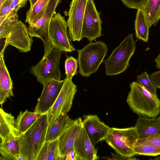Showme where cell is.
<instances>
[{
    "label": "cell",
    "mask_w": 160,
    "mask_h": 160,
    "mask_svg": "<svg viewBox=\"0 0 160 160\" xmlns=\"http://www.w3.org/2000/svg\"><path fill=\"white\" fill-rule=\"evenodd\" d=\"M64 81L65 79L59 81L52 80L47 82L43 85L41 94L33 112L40 114L47 113L54 104Z\"/></svg>",
    "instance_id": "13"
},
{
    "label": "cell",
    "mask_w": 160,
    "mask_h": 160,
    "mask_svg": "<svg viewBox=\"0 0 160 160\" xmlns=\"http://www.w3.org/2000/svg\"><path fill=\"white\" fill-rule=\"evenodd\" d=\"M65 160H78L77 153L74 147L72 149L66 156Z\"/></svg>",
    "instance_id": "35"
},
{
    "label": "cell",
    "mask_w": 160,
    "mask_h": 160,
    "mask_svg": "<svg viewBox=\"0 0 160 160\" xmlns=\"http://www.w3.org/2000/svg\"><path fill=\"white\" fill-rule=\"evenodd\" d=\"M50 0H38L26 13L25 22L29 25L35 23L44 15Z\"/></svg>",
    "instance_id": "25"
},
{
    "label": "cell",
    "mask_w": 160,
    "mask_h": 160,
    "mask_svg": "<svg viewBox=\"0 0 160 160\" xmlns=\"http://www.w3.org/2000/svg\"><path fill=\"white\" fill-rule=\"evenodd\" d=\"M149 78L153 84L157 88L160 89V70L152 73Z\"/></svg>",
    "instance_id": "34"
},
{
    "label": "cell",
    "mask_w": 160,
    "mask_h": 160,
    "mask_svg": "<svg viewBox=\"0 0 160 160\" xmlns=\"http://www.w3.org/2000/svg\"><path fill=\"white\" fill-rule=\"evenodd\" d=\"M154 160H160V157L158 158H156L153 159Z\"/></svg>",
    "instance_id": "40"
},
{
    "label": "cell",
    "mask_w": 160,
    "mask_h": 160,
    "mask_svg": "<svg viewBox=\"0 0 160 160\" xmlns=\"http://www.w3.org/2000/svg\"><path fill=\"white\" fill-rule=\"evenodd\" d=\"M136 41L133 34L126 36L119 46L112 51L110 56L103 61L106 74L112 76L125 71L130 66L129 60L135 51Z\"/></svg>",
    "instance_id": "3"
},
{
    "label": "cell",
    "mask_w": 160,
    "mask_h": 160,
    "mask_svg": "<svg viewBox=\"0 0 160 160\" xmlns=\"http://www.w3.org/2000/svg\"><path fill=\"white\" fill-rule=\"evenodd\" d=\"M78 62V60L73 57L67 56L65 62L66 78L72 80L73 76L77 74Z\"/></svg>",
    "instance_id": "29"
},
{
    "label": "cell",
    "mask_w": 160,
    "mask_h": 160,
    "mask_svg": "<svg viewBox=\"0 0 160 160\" xmlns=\"http://www.w3.org/2000/svg\"><path fill=\"white\" fill-rule=\"evenodd\" d=\"M12 12L11 2L7 0L0 7V23L5 19Z\"/></svg>",
    "instance_id": "32"
},
{
    "label": "cell",
    "mask_w": 160,
    "mask_h": 160,
    "mask_svg": "<svg viewBox=\"0 0 160 160\" xmlns=\"http://www.w3.org/2000/svg\"><path fill=\"white\" fill-rule=\"evenodd\" d=\"M8 45L5 43L0 53V104L2 105L7 99L13 96V83L4 59V52Z\"/></svg>",
    "instance_id": "17"
},
{
    "label": "cell",
    "mask_w": 160,
    "mask_h": 160,
    "mask_svg": "<svg viewBox=\"0 0 160 160\" xmlns=\"http://www.w3.org/2000/svg\"><path fill=\"white\" fill-rule=\"evenodd\" d=\"M111 158L109 159L112 160H134L135 158H129L120 155L118 154H116L112 153Z\"/></svg>",
    "instance_id": "36"
},
{
    "label": "cell",
    "mask_w": 160,
    "mask_h": 160,
    "mask_svg": "<svg viewBox=\"0 0 160 160\" xmlns=\"http://www.w3.org/2000/svg\"><path fill=\"white\" fill-rule=\"evenodd\" d=\"M60 160L58 139L45 141L38 155L37 160Z\"/></svg>",
    "instance_id": "24"
},
{
    "label": "cell",
    "mask_w": 160,
    "mask_h": 160,
    "mask_svg": "<svg viewBox=\"0 0 160 160\" xmlns=\"http://www.w3.org/2000/svg\"><path fill=\"white\" fill-rule=\"evenodd\" d=\"M134 150L136 154L153 156L160 155V146L136 144Z\"/></svg>",
    "instance_id": "28"
},
{
    "label": "cell",
    "mask_w": 160,
    "mask_h": 160,
    "mask_svg": "<svg viewBox=\"0 0 160 160\" xmlns=\"http://www.w3.org/2000/svg\"><path fill=\"white\" fill-rule=\"evenodd\" d=\"M126 7L137 9H141L148 0H120Z\"/></svg>",
    "instance_id": "31"
},
{
    "label": "cell",
    "mask_w": 160,
    "mask_h": 160,
    "mask_svg": "<svg viewBox=\"0 0 160 160\" xmlns=\"http://www.w3.org/2000/svg\"><path fill=\"white\" fill-rule=\"evenodd\" d=\"M30 4V8H32L38 0H29Z\"/></svg>",
    "instance_id": "38"
},
{
    "label": "cell",
    "mask_w": 160,
    "mask_h": 160,
    "mask_svg": "<svg viewBox=\"0 0 160 160\" xmlns=\"http://www.w3.org/2000/svg\"><path fill=\"white\" fill-rule=\"evenodd\" d=\"M127 102L132 111L139 116L156 118L160 114V99L136 81L130 85Z\"/></svg>",
    "instance_id": "2"
},
{
    "label": "cell",
    "mask_w": 160,
    "mask_h": 160,
    "mask_svg": "<svg viewBox=\"0 0 160 160\" xmlns=\"http://www.w3.org/2000/svg\"><path fill=\"white\" fill-rule=\"evenodd\" d=\"M136 82L152 94L157 95V88L153 84L146 72H144L138 75Z\"/></svg>",
    "instance_id": "27"
},
{
    "label": "cell",
    "mask_w": 160,
    "mask_h": 160,
    "mask_svg": "<svg viewBox=\"0 0 160 160\" xmlns=\"http://www.w3.org/2000/svg\"><path fill=\"white\" fill-rule=\"evenodd\" d=\"M48 126L47 113L41 114L28 129L18 136L20 155L25 160H37L45 142Z\"/></svg>",
    "instance_id": "1"
},
{
    "label": "cell",
    "mask_w": 160,
    "mask_h": 160,
    "mask_svg": "<svg viewBox=\"0 0 160 160\" xmlns=\"http://www.w3.org/2000/svg\"><path fill=\"white\" fill-rule=\"evenodd\" d=\"M72 120L67 113L60 116L48 127L45 141H52L58 139Z\"/></svg>",
    "instance_id": "20"
},
{
    "label": "cell",
    "mask_w": 160,
    "mask_h": 160,
    "mask_svg": "<svg viewBox=\"0 0 160 160\" xmlns=\"http://www.w3.org/2000/svg\"><path fill=\"white\" fill-rule=\"evenodd\" d=\"M40 115L28 110L24 112L20 111L15 120V128L19 135L28 129L38 118Z\"/></svg>",
    "instance_id": "23"
},
{
    "label": "cell",
    "mask_w": 160,
    "mask_h": 160,
    "mask_svg": "<svg viewBox=\"0 0 160 160\" xmlns=\"http://www.w3.org/2000/svg\"><path fill=\"white\" fill-rule=\"evenodd\" d=\"M77 91V86L72 80L66 78L54 104L47 113L48 126L61 115L70 111Z\"/></svg>",
    "instance_id": "9"
},
{
    "label": "cell",
    "mask_w": 160,
    "mask_h": 160,
    "mask_svg": "<svg viewBox=\"0 0 160 160\" xmlns=\"http://www.w3.org/2000/svg\"><path fill=\"white\" fill-rule=\"evenodd\" d=\"M7 0H0V7L2 5L7 1Z\"/></svg>",
    "instance_id": "39"
},
{
    "label": "cell",
    "mask_w": 160,
    "mask_h": 160,
    "mask_svg": "<svg viewBox=\"0 0 160 160\" xmlns=\"http://www.w3.org/2000/svg\"><path fill=\"white\" fill-rule=\"evenodd\" d=\"M140 9L149 27L156 26L160 20V0H148L144 7Z\"/></svg>",
    "instance_id": "21"
},
{
    "label": "cell",
    "mask_w": 160,
    "mask_h": 160,
    "mask_svg": "<svg viewBox=\"0 0 160 160\" xmlns=\"http://www.w3.org/2000/svg\"><path fill=\"white\" fill-rule=\"evenodd\" d=\"M0 38H5V43L16 47L21 52L30 51L33 42L28 28L21 21L8 30L0 32Z\"/></svg>",
    "instance_id": "10"
},
{
    "label": "cell",
    "mask_w": 160,
    "mask_h": 160,
    "mask_svg": "<svg viewBox=\"0 0 160 160\" xmlns=\"http://www.w3.org/2000/svg\"><path fill=\"white\" fill-rule=\"evenodd\" d=\"M0 160H18L20 155L18 136L11 133L0 141Z\"/></svg>",
    "instance_id": "19"
},
{
    "label": "cell",
    "mask_w": 160,
    "mask_h": 160,
    "mask_svg": "<svg viewBox=\"0 0 160 160\" xmlns=\"http://www.w3.org/2000/svg\"><path fill=\"white\" fill-rule=\"evenodd\" d=\"M149 27L147 23L144 14L140 9L137 12L135 22L136 37L138 39L148 42V40Z\"/></svg>",
    "instance_id": "26"
},
{
    "label": "cell",
    "mask_w": 160,
    "mask_h": 160,
    "mask_svg": "<svg viewBox=\"0 0 160 160\" xmlns=\"http://www.w3.org/2000/svg\"><path fill=\"white\" fill-rule=\"evenodd\" d=\"M0 141L11 133L19 136L15 128L14 117L11 113L5 112L2 108L0 109Z\"/></svg>",
    "instance_id": "22"
},
{
    "label": "cell",
    "mask_w": 160,
    "mask_h": 160,
    "mask_svg": "<svg viewBox=\"0 0 160 160\" xmlns=\"http://www.w3.org/2000/svg\"><path fill=\"white\" fill-rule=\"evenodd\" d=\"M28 0H13L11 2L12 12H18L21 8L24 7Z\"/></svg>",
    "instance_id": "33"
},
{
    "label": "cell",
    "mask_w": 160,
    "mask_h": 160,
    "mask_svg": "<svg viewBox=\"0 0 160 160\" xmlns=\"http://www.w3.org/2000/svg\"><path fill=\"white\" fill-rule=\"evenodd\" d=\"M136 144L156 146H160V135L138 139Z\"/></svg>",
    "instance_id": "30"
},
{
    "label": "cell",
    "mask_w": 160,
    "mask_h": 160,
    "mask_svg": "<svg viewBox=\"0 0 160 160\" xmlns=\"http://www.w3.org/2000/svg\"><path fill=\"white\" fill-rule=\"evenodd\" d=\"M154 61L156 63V67L160 69V53L154 59Z\"/></svg>",
    "instance_id": "37"
},
{
    "label": "cell",
    "mask_w": 160,
    "mask_h": 160,
    "mask_svg": "<svg viewBox=\"0 0 160 160\" xmlns=\"http://www.w3.org/2000/svg\"><path fill=\"white\" fill-rule=\"evenodd\" d=\"M93 0H88L86 7L83 18L82 37L92 42L102 35V21Z\"/></svg>",
    "instance_id": "12"
},
{
    "label": "cell",
    "mask_w": 160,
    "mask_h": 160,
    "mask_svg": "<svg viewBox=\"0 0 160 160\" xmlns=\"http://www.w3.org/2000/svg\"><path fill=\"white\" fill-rule=\"evenodd\" d=\"M79 73L83 77H88L96 72L103 62L108 48L101 41L90 42L81 50H77Z\"/></svg>",
    "instance_id": "4"
},
{
    "label": "cell",
    "mask_w": 160,
    "mask_h": 160,
    "mask_svg": "<svg viewBox=\"0 0 160 160\" xmlns=\"http://www.w3.org/2000/svg\"><path fill=\"white\" fill-rule=\"evenodd\" d=\"M88 0H72L70 4L67 23L71 41H80L83 38L82 23Z\"/></svg>",
    "instance_id": "11"
},
{
    "label": "cell",
    "mask_w": 160,
    "mask_h": 160,
    "mask_svg": "<svg viewBox=\"0 0 160 160\" xmlns=\"http://www.w3.org/2000/svg\"><path fill=\"white\" fill-rule=\"evenodd\" d=\"M85 130L93 144L104 140L110 127L102 122L96 115H87L82 121Z\"/></svg>",
    "instance_id": "15"
},
{
    "label": "cell",
    "mask_w": 160,
    "mask_h": 160,
    "mask_svg": "<svg viewBox=\"0 0 160 160\" xmlns=\"http://www.w3.org/2000/svg\"><path fill=\"white\" fill-rule=\"evenodd\" d=\"M74 147L78 160H96L98 158L95 146L88 136L82 123Z\"/></svg>",
    "instance_id": "16"
},
{
    "label": "cell",
    "mask_w": 160,
    "mask_h": 160,
    "mask_svg": "<svg viewBox=\"0 0 160 160\" xmlns=\"http://www.w3.org/2000/svg\"><path fill=\"white\" fill-rule=\"evenodd\" d=\"M82 124V118L72 120L58 138V146L61 160L65 157L74 147L75 141Z\"/></svg>",
    "instance_id": "14"
},
{
    "label": "cell",
    "mask_w": 160,
    "mask_h": 160,
    "mask_svg": "<svg viewBox=\"0 0 160 160\" xmlns=\"http://www.w3.org/2000/svg\"><path fill=\"white\" fill-rule=\"evenodd\" d=\"M138 138L134 126L124 128H110L104 140L118 154L132 158L136 155L134 148Z\"/></svg>",
    "instance_id": "5"
},
{
    "label": "cell",
    "mask_w": 160,
    "mask_h": 160,
    "mask_svg": "<svg viewBox=\"0 0 160 160\" xmlns=\"http://www.w3.org/2000/svg\"><path fill=\"white\" fill-rule=\"evenodd\" d=\"M62 52L52 45L47 54L36 65L32 67L30 72L39 83L43 85L51 80H60V61Z\"/></svg>",
    "instance_id": "6"
},
{
    "label": "cell",
    "mask_w": 160,
    "mask_h": 160,
    "mask_svg": "<svg viewBox=\"0 0 160 160\" xmlns=\"http://www.w3.org/2000/svg\"><path fill=\"white\" fill-rule=\"evenodd\" d=\"M10 0V1H11H11H12L13 0Z\"/></svg>",
    "instance_id": "41"
},
{
    "label": "cell",
    "mask_w": 160,
    "mask_h": 160,
    "mask_svg": "<svg viewBox=\"0 0 160 160\" xmlns=\"http://www.w3.org/2000/svg\"><path fill=\"white\" fill-rule=\"evenodd\" d=\"M65 18L59 13L54 14L51 19L49 35L52 45L62 51L71 52L75 50L68 31Z\"/></svg>",
    "instance_id": "8"
},
{
    "label": "cell",
    "mask_w": 160,
    "mask_h": 160,
    "mask_svg": "<svg viewBox=\"0 0 160 160\" xmlns=\"http://www.w3.org/2000/svg\"><path fill=\"white\" fill-rule=\"evenodd\" d=\"M61 1L62 0H50L42 17L28 28V32L31 38H38L42 41L44 49L43 56L52 47L49 35L50 24L53 15L56 13V8Z\"/></svg>",
    "instance_id": "7"
},
{
    "label": "cell",
    "mask_w": 160,
    "mask_h": 160,
    "mask_svg": "<svg viewBox=\"0 0 160 160\" xmlns=\"http://www.w3.org/2000/svg\"><path fill=\"white\" fill-rule=\"evenodd\" d=\"M139 138L160 135V116L155 118L139 116L134 126Z\"/></svg>",
    "instance_id": "18"
}]
</instances>
